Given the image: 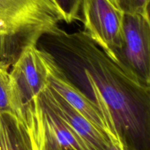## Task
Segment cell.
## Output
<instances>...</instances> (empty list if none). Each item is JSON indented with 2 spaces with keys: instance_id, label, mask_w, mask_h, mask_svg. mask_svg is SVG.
I'll return each mask as SVG.
<instances>
[{
  "instance_id": "6da1fadb",
  "label": "cell",
  "mask_w": 150,
  "mask_h": 150,
  "mask_svg": "<svg viewBox=\"0 0 150 150\" xmlns=\"http://www.w3.org/2000/svg\"><path fill=\"white\" fill-rule=\"evenodd\" d=\"M65 17L55 0H0V45L37 42L42 35L59 34Z\"/></svg>"
},
{
  "instance_id": "7a4b0ae2",
  "label": "cell",
  "mask_w": 150,
  "mask_h": 150,
  "mask_svg": "<svg viewBox=\"0 0 150 150\" xmlns=\"http://www.w3.org/2000/svg\"><path fill=\"white\" fill-rule=\"evenodd\" d=\"M30 150H89L38 96L26 104L25 120L18 126Z\"/></svg>"
},
{
  "instance_id": "3957f363",
  "label": "cell",
  "mask_w": 150,
  "mask_h": 150,
  "mask_svg": "<svg viewBox=\"0 0 150 150\" xmlns=\"http://www.w3.org/2000/svg\"><path fill=\"white\" fill-rule=\"evenodd\" d=\"M114 63L129 81L150 88V23L145 15L124 13L122 42Z\"/></svg>"
},
{
  "instance_id": "277c9868",
  "label": "cell",
  "mask_w": 150,
  "mask_h": 150,
  "mask_svg": "<svg viewBox=\"0 0 150 150\" xmlns=\"http://www.w3.org/2000/svg\"><path fill=\"white\" fill-rule=\"evenodd\" d=\"M81 11L85 34L114 63L122 42L124 13L109 0H82Z\"/></svg>"
},
{
  "instance_id": "5b68a950",
  "label": "cell",
  "mask_w": 150,
  "mask_h": 150,
  "mask_svg": "<svg viewBox=\"0 0 150 150\" xmlns=\"http://www.w3.org/2000/svg\"><path fill=\"white\" fill-rule=\"evenodd\" d=\"M42 54L48 73V86L69 105L107 135L106 122L95 100L90 99L69 81L49 53L42 51Z\"/></svg>"
},
{
  "instance_id": "8992f818",
  "label": "cell",
  "mask_w": 150,
  "mask_h": 150,
  "mask_svg": "<svg viewBox=\"0 0 150 150\" xmlns=\"http://www.w3.org/2000/svg\"><path fill=\"white\" fill-rule=\"evenodd\" d=\"M40 98L89 150L106 149L110 143L108 136L69 105L48 84L40 92Z\"/></svg>"
},
{
  "instance_id": "52a82bcc",
  "label": "cell",
  "mask_w": 150,
  "mask_h": 150,
  "mask_svg": "<svg viewBox=\"0 0 150 150\" xmlns=\"http://www.w3.org/2000/svg\"><path fill=\"white\" fill-rule=\"evenodd\" d=\"M10 74L25 104L38 96L48 84V73L42 51L32 42L23 47L16 58Z\"/></svg>"
},
{
  "instance_id": "ba28073f",
  "label": "cell",
  "mask_w": 150,
  "mask_h": 150,
  "mask_svg": "<svg viewBox=\"0 0 150 150\" xmlns=\"http://www.w3.org/2000/svg\"><path fill=\"white\" fill-rule=\"evenodd\" d=\"M26 104L10 74V63L0 61V111L9 114L21 126L25 120Z\"/></svg>"
},
{
  "instance_id": "9c48e42d",
  "label": "cell",
  "mask_w": 150,
  "mask_h": 150,
  "mask_svg": "<svg viewBox=\"0 0 150 150\" xmlns=\"http://www.w3.org/2000/svg\"><path fill=\"white\" fill-rule=\"evenodd\" d=\"M0 150H30L16 120L0 111Z\"/></svg>"
},
{
  "instance_id": "30bf717a",
  "label": "cell",
  "mask_w": 150,
  "mask_h": 150,
  "mask_svg": "<svg viewBox=\"0 0 150 150\" xmlns=\"http://www.w3.org/2000/svg\"><path fill=\"white\" fill-rule=\"evenodd\" d=\"M117 9L127 14H141L146 16L148 0H109Z\"/></svg>"
},
{
  "instance_id": "8fae6325",
  "label": "cell",
  "mask_w": 150,
  "mask_h": 150,
  "mask_svg": "<svg viewBox=\"0 0 150 150\" xmlns=\"http://www.w3.org/2000/svg\"><path fill=\"white\" fill-rule=\"evenodd\" d=\"M55 1L64 13L66 23L81 20L80 12L82 0H55Z\"/></svg>"
},
{
  "instance_id": "7c38bea8",
  "label": "cell",
  "mask_w": 150,
  "mask_h": 150,
  "mask_svg": "<svg viewBox=\"0 0 150 150\" xmlns=\"http://www.w3.org/2000/svg\"><path fill=\"white\" fill-rule=\"evenodd\" d=\"M105 150H124V148L120 141H110Z\"/></svg>"
},
{
  "instance_id": "4fadbf2b",
  "label": "cell",
  "mask_w": 150,
  "mask_h": 150,
  "mask_svg": "<svg viewBox=\"0 0 150 150\" xmlns=\"http://www.w3.org/2000/svg\"><path fill=\"white\" fill-rule=\"evenodd\" d=\"M146 18H147L148 20H149V21L150 23V0H148L147 5H146Z\"/></svg>"
}]
</instances>
